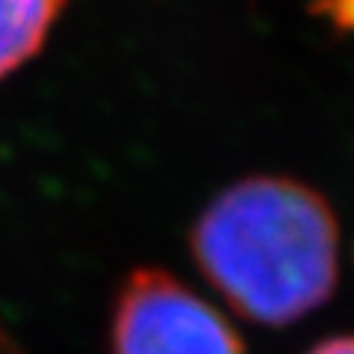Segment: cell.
<instances>
[{"mask_svg":"<svg viewBox=\"0 0 354 354\" xmlns=\"http://www.w3.org/2000/svg\"><path fill=\"white\" fill-rule=\"evenodd\" d=\"M109 342L113 354H245L218 310L160 269H136L121 283Z\"/></svg>","mask_w":354,"mask_h":354,"instance_id":"cell-2","label":"cell"},{"mask_svg":"<svg viewBox=\"0 0 354 354\" xmlns=\"http://www.w3.org/2000/svg\"><path fill=\"white\" fill-rule=\"evenodd\" d=\"M307 354H354V337H334Z\"/></svg>","mask_w":354,"mask_h":354,"instance_id":"cell-4","label":"cell"},{"mask_svg":"<svg viewBox=\"0 0 354 354\" xmlns=\"http://www.w3.org/2000/svg\"><path fill=\"white\" fill-rule=\"evenodd\" d=\"M65 0H0V77L41 50Z\"/></svg>","mask_w":354,"mask_h":354,"instance_id":"cell-3","label":"cell"},{"mask_svg":"<svg viewBox=\"0 0 354 354\" xmlns=\"http://www.w3.org/2000/svg\"><path fill=\"white\" fill-rule=\"evenodd\" d=\"M189 242L218 295L269 328L313 313L337 286V216L292 177L263 174L227 186L198 216Z\"/></svg>","mask_w":354,"mask_h":354,"instance_id":"cell-1","label":"cell"}]
</instances>
